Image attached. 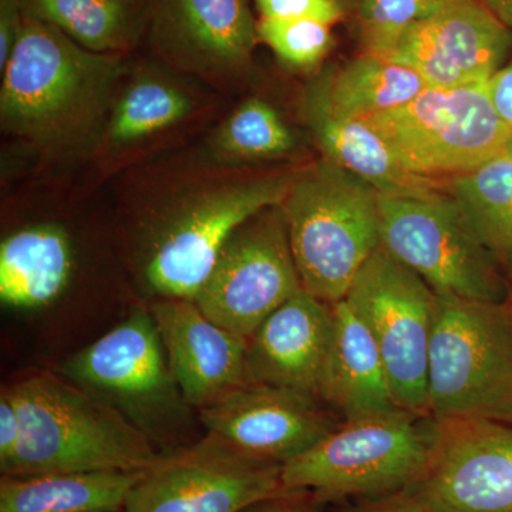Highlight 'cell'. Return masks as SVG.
Instances as JSON below:
<instances>
[{"label":"cell","mask_w":512,"mask_h":512,"mask_svg":"<svg viewBox=\"0 0 512 512\" xmlns=\"http://www.w3.org/2000/svg\"><path fill=\"white\" fill-rule=\"evenodd\" d=\"M124 73L121 55L84 49L25 15L22 36L0 73L3 130L50 151L76 146L103 121Z\"/></svg>","instance_id":"1"},{"label":"cell","mask_w":512,"mask_h":512,"mask_svg":"<svg viewBox=\"0 0 512 512\" xmlns=\"http://www.w3.org/2000/svg\"><path fill=\"white\" fill-rule=\"evenodd\" d=\"M5 389L20 414L22 440L2 476L147 471L161 458L136 424L66 377L42 373Z\"/></svg>","instance_id":"2"},{"label":"cell","mask_w":512,"mask_h":512,"mask_svg":"<svg viewBox=\"0 0 512 512\" xmlns=\"http://www.w3.org/2000/svg\"><path fill=\"white\" fill-rule=\"evenodd\" d=\"M282 208L303 289L329 305L345 299L382 247L379 191L322 157L298 170Z\"/></svg>","instance_id":"3"},{"label":"cell","mask_w":512,"mask_h":512,"mask_svg":"<svg viewBox=\"0 0 512 512\" xmlns=\"http://www.w3.org/2000/svg\"><path fill=\"white\" fill-rule=\"evenodd\" d=\"M431 417L406 410L342 420L306 453L282 466L289 493L313 500H379L414 487L433 453Z\"/></svg>","instance_id":"4"},{"label":"cell","mask_w":512,"mask_h":512,"mask_svg":"<svg viewBox=\"0 0 512 512\" xmlns=\"http://www.w3.org/2000/svg\"><path fill=\"white\" fill-rule=\"evenodd\" d=\"M427 387L433 420L512 426V316L505 303L436 295Z\"/></svg>","instance_id":"5"},{"label":"cell","mask_w":512,"mask_h":512,"mask_svg":"<svg viewBox=\"0 0 512 512\" xmlns=\"http://www.w3.org/2000/svg\"><path fill=\"white\" fill-rule=\"evenodd\" d=\"M382 248L436 295L505 303L510 282L448 192L426 198L380 195Z\"/></svg>","instance_id":"6"},{"label":"cell","mask_w":512,"mask_h":512,"mask_svg":"<svg viewBox=\"0 0 512 512\" xmlns=\"http://www.w3.org/2000/svg\"><path fill=\"white\" fill-rule=\"evenodd\" d=\"M365 120L407 170L434 180L468 173L501 156L512 133L487 83L429 87L409 104Z\"/></svg>","instance_id":"7"},{"label":"cell","mask_w":512,"mask_h":512,"mask_svg":"<svg viewBox=\"0 0 512 512\" xmlns=\"http://www.w3.org/2000/svg\"><path fill=\"white\" fill-rule=\"evenodd\" d=\"M296 174L262 175L191 195L158 232L146 264L148 286L163 299L194 301L229 238L259 212L282 205Z\"/></svg>","instance_id":"8"},{"label":"cell","mask_w":512,"mask_h":512,"mask_svg":"<svg viewBox=\"0 0 512 512\" xmlns=\"http://www.w3.org/2000/svg\"><path fill=\"white\" fill-rule=\"evenodd\" d=\"M345 299L375 339L394 402L406 412L430 417L427 377L436 293L380 247Z\"/></svg>","instance_id":"9"},{"label":"cell","mask_w":512,"mask_h":512,"mask_svg":"<svg viewBox=\"0 0 512 512\" xmlns=\"http://www.w3.org/2000/svg\"><path fill=\"white\" fill-rule=\"evenodd\" d=\"M302 289L284 208L276 205L234 232L194 302L212 322L249 340Z\"/></svg>","instance_id":"10"},{"label":"cell","mask_w":512,"mask_h":512,"mask_svg":"<svg viewBox=\"0 0 512 512\" xmlns=\"http://www.w3.org/2000/svg\"><path fill=\"white\" fill-rule=\"evenodd\" d=\"M60 376L126 416L150 437L184 402L150 309H138L59 367Z\"/></svg>","instance_id":"11"},{"label":"cell","mask_w":512,"mask_h":512,"mask_svg":"<svg viewBox=\"0 0 512 512\" xmlns=\"http://www.w3.org/2000/svg\"><path fill=\"white\" fill-rule=\"evenodd\" d=\"M285 494L293 493L282 483V466L244 456L208 433L144 471L124 512H241Z\"/></svg>","instance_id":"12"},{"label":"cell","mask_w":512,"mask_h":512,"mask_svg":"<svg viewBox=\"0 0 512 512\" xmlns=\"http://www.w3.org/2000/svg\"><path fill=\"white\" fill-rule=\"evenodd\" d=\"M433 453L410 488L431 512H512V426L433 420Z\"/></svg>","instance_id":"13"},{"label":"cell","mask_w":512,"mask_h":512,"mask_svg":"<svg viewBox=\"0 0 512 512\" xmlns=\"http://www.w3.org/2000/svg\"><path fill=\"white\" fill-rule=\"evenodd\" d=\"M200 419L208 433L244 456L279 466L306 453L340 424L312 394L252 382L201 409Z\"/></svg>","instance_id":"14"},{"label":"cell","mask_w":512,"mask_h":512,"mask_svg":"<svg viewBox=\"0 0 512 512\" xmlns=\"http://www.w3.org/2000/svg\"><path fill=\"white\" fill-rule=\"evenodd\" d=\"M511 49V30L481 0H446L387 59L413 67L429 87L453 89L490 82Z\"/></svg>","instance_id":"15"},{"label":"cell","mask_w":512,"mask_h":512,"mask_svg":"<svg viewBox=\"0 0 512 512\" xmlns=\"http://www.w3.org/2000/svg\"><path fill=\"white\" fill-rule=\"evenodd\" d=\"M258 22L245 0H148L154 49L175 66L224 77L251 62Z\"/></svg>","instance_id":"16"},{"label":"cell","mask_w":512,"mask_h":512,"mask_svg":"<svg viewBox=\"0 0 512 512\" xmlns=\"http://www.w3.org/2000/svg\"><path fill=\"white\" fill-rule=\"evenodd\" d=\"M184 402L198 410L248 383V340L212 322L197 303L163 299L150 308Z\"/></svg>","instance_id":"17"},{"label":"cell","mask_w":512,"mask_h":512,"mask_svg":"<svg viewBox=\"0 0 512 512\" xmlns=\"http://www.w3.org/2000/svg\"><path fill=\"white\" fill-rule=\"evenodd\" d=\"M332 335V305L302 289L248 340L249 382L298 390L320 400Z\"/></svg>","instance_id":"18"},{"label":"cell","mask_w":512,"mask_h":512,"mask_svg":"<svg viewBox=\"0 0 512 512\" xmlns=\"http://www.w3.org/2000/svg\"><path fill=\"white\" fill-rule=\"evenodd\" d=\"M303 111L323 158L359 175L380 195L426 198L447 191V180L407 170L369 121L336 109L329 97L328 74L306 89Z\"/></svg>","instance_id":"19"},{"label":"cell","mask_w":512,"mask_h":512,"mask_svg":"<svg viewBox=\"0 0 512 512\" xmlns=\"http://www.w3.org/2000/svg\"><path fill=\"white\" fill-rule=\"evenodd\" d=\"M333 335L320 400L343 420L400 410L375 339L346 299L333 303Z\"/></svg>","instance_id":"20"},{"label":"cell","mask_w":512,"mask_h":512,"mask_svg":"<svg viewBox=\"0 0 512 512\" xmlns=\"http://www.w3.org/2000/svg\"><path fill=\"white\" fill-rule=\"evenodd\" d=\"M74 249L56 224L20 228L0 244V301L15 311H39L66 292L74 274Z\"/></svg>","instance_id":"21"},{"label":"cell","mask_w":512,"mask_h":512,"mask_svg":"<svg viewBox=\"0 0 512 512\" xmlns=\"http://www.w3.org/2000/svg\"><path fill=\"white\" fill-rule=\"evenodd\" d=\"M144 471L2 476L0 512H124Z\"/></svg>","instance_id":"22"},{"label":"cell","mask_w":512,"mask_h":512,"mask_svg":"<svg viewBox=\"0 0 512 512\" xmlns=\"http://www.w3.org/2000/svg\"><path fill=\"white\" fill-rule=\"evenodd\" d=\"M22 6L29 18L104 55L131 49L148 26V0H22Z\"/></svg>","instance_id":"23"},{"label":"cell","mask_w":512,"mask_h":512,"mask_svg":"<svg viewBox=\"0 0 512 512\" xmlns=\"http://www.w3.org/2000/svg\"><path fill=\"white\" fill-rule=\"evenodd\" d=\"M328 89L336 109L349 117L369 119L409 104L429 84L407 64L362 53L328 74Z\"/></svg>","instance_id":"24"},{"label":"cell","mask_w":512,"mask_h":512,"mask_svg":"<svg viewBox=\"0 0 512 512\" xmlns=\"http://www.w3.org/2000/svg\"><path fill=\"white\" fill-rule=\"evenodd\" d=\"M447 192L463 210L485 247L512 264V160L501 154L448 178Z\"/></svg>","instance_id":"25"},{"label":"cell","mask_w":512,"mask_h":512,"mask_svg":"<svg viewBox=\"0 0 512 512\" xmlns=\"http://www.w3.org/2000/svg\"><path fill=\"white\" fill-rule=\"evenodd\" d=\"M192 110V100L177 84L144 74L133 80L114 100L104 130L106 146H134L183 121Z\"/></svg>","instance_id":"26"},{"label":"cell","mask_w":512,"mask_h":512,"mask_svg":"<svg viewBox=\"0 0 512 512\" xmlns=\"http://www.w3.org/2000/svg\"><path fill=\"white\" fill-rule=\"evenodd\" d=\"M295 136L268 101L252 97L229 114L212 140V151L225 163H261L289 156Z\"/></svg>","instance_id":"27"},{"label":"cell","mask_w":512,"mask_h":512,"mask_svg":"<svg viewBox=\"0 0 512 512\" xmlns=\"http://www.w3.org/2000/svg\"><path fill=\"white\" fill-rule=\"evenodd\" d=\"M446 0H357L356 19L363 53L392 55L404 33Z\"/></svg>","instance_id":"28"},{"label":"cell","mask_w":512,"mask_h":512,"mask_svg":"<svg viewBox=\"0 0 512 512\" xmlns=\"http://www.w3.org/2000/svg\"><path fill=\"white\" fill-rule=\"evenodd\" d=\"M258 37L282 62L298 69L318 66L333 45L332 25L315 19H259Z\"/></svg>","instance_id":"29"},{"label":"cell","mask_w":512,"mask_h":512,"mask_svg":"<svg viewBox=\"0 0 512 512\" xmlns=\"http://www.w3.org/2000/svg\"><path fill=\"white\" fill-rule=\"evenodd\" d=\"M261 19H315L335 25L348 13L335 0H255Z\"/></svg>","instance_id":"30"},{"label":"cell","mask_w":512,"mask_h":512,"mask_svg":"<svg viewBox=\"0 0 512 512\" xmlns=\"http://www.w3.org/2000/svg\"><path fill=\"white\" fill-rule=\"evenodd\" d=\"M25 26L22 0H0V73L5 70Z\"/></svg>","instance_id":"31"},{"label":"cell","mask_w":512,"mask_h":512,"mask_svg":"<svg viewBox=\"0 0 512 512\" xmlns=\"http://www.w3.org/2000/svg\"><path fill=\"white\" fill-rule=\"evenodd\" d=\"M22 440V420L16 404L3 387L0 394V467L8 464Z\"/></svg>","instance_id":"32"},{"label":"cell","mask_w":512,"mask_h":512,"mask_svg":"<svg viewBox=\"0 0 512 512\" xmlns=\"http://www.w3.org/2000/svg\"><path fill=\"white\" fill-rule=\"evenodd\" d=\"M488 93L504 123L512 130V62L505 64L487 83Z\"/></svg>","instance_id":"33"},{"label":"cell","mask_w":512,"mask_h":512,"mask_svg":"<svg viewBox=\"0 0 512 512\" xmlns=\"http://www.w3.org/2000/svg\"><path fill=\"white\" fill-rule=\"evenodd\" d=\"M350 512H431L424 507L409 491L379 498V500L363 501L359 507Z\"/></svg>","instance_id":"34"},{"label":"cell","mask_w":512,"mask_h":512,"mask_svg":"<svg viewBox=\"0 0 512 512\" xmlns=\"http://www.w3.org/2000/svg\"><path fill=\"white\" fill-rule=\"evenodd\" d=\"M241 512H325L313 503L303 500V494L293 493L266 498L249 505Z\"/></svg>","instance_id":"35"},{"label":"cell","mask_w":512,"mask_h":512,"mask_svg":"<svg viewBox=\"0 0 512 512\" xmlns=\"http://www.w3.org/2000/svg\"><path fill=\"white\" fill-rule=\"evenodd\" d=\"M512 32V0H481Z\"/></svg>","instance_id":"36"},{"label":"cell","mask_w":512,"mask_h":512,"mask_svg":"<svg viewBox=\"0 0 512 512\" xmlns=\"http://www.w3.org/2000/svg\"><path fill=\"white\" fill-rule=\"evenodd\" d=\"M335 2H338L346 13H355L357 0H335Z\"/></svg>","instance_id":"37"},{"label":"cell","mask_w":512,"mask_h":512,"mask_svg":"<svg viewBox=\"0 0 512 512\" xmlns=\"http://www.w3.org/2000/svg\"><path fill=\"white\" fill-rule=\"evenodd\" d=\"M505 306H507L508 311H510L512 316V281L510 282V291H508L507 301H505Z\"/></svg>","instance_id":"38"},{"label":"cell","mask_w":512,"mask_h":512,"mask_svg":"<svg viewBox=\"0 0 512 512\" xmlns=\"http://www.w3.org/2000/svg\"><path fill=\"white\" fill-rule=\"evenodd\" d=\"M503 154H505V156H507V157H510L512 160V133H511L510 138H508V143H507V146H505V150H504Z\"/></svg>","instance_id":"39"}]
</instances>
